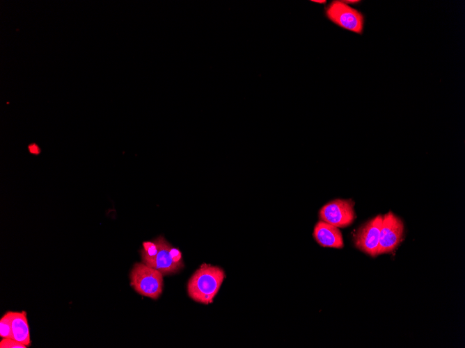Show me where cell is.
<instances>
[{
    "label": "cell",
    "mask_w": 465,
    "mask_h": 348,
    "mask_svg": "<svg viewBox=\"0 0 465 348\" xmlns=\"http://www.w3.org/2000/svg\"><path fill=\"white\" fill-rule=\"evenodd\" d=\"M312 1H313V2L319 3H324L326 2L325 0H323V1H320V0H313Z\"/></svg>",
    "instance_id": "12"
},
{
    "label": "cell",
    "mask_w": 465,
    "mask_h": 348,
    "mask_svg": "<svg viewBox=\"0 0 465 348\" xmlns=\"http://www.w3.org/2000/svg\"><path fill=\"white\" fill-rule=\"evenodd\" d=\"M225 276L221 268L203 263L189 280V296L196 302L204 304L212 303Z\"/></svg>",
    "instance_id": "2"
},
{
    "label": "cell",
    "mask_w": 465,
    "mask_h": 348,
    "mask_svg": "<svg viewBox=\"0 0 465 348\" xmlns=\"http://www.w3.org/2000/svg\"><path fill=\"white\" fill-rule=\"evenodd\" d=\"M1 348H26L25 345L13 339L3 338L0 342Z\"/></svg>",
    "instance_id": "11"
},
{
    "label": "cell",
    "mask_w": 465,
    "mask_h": 348,
    "mask_svg": "<svg viewBox=\"0 0 465 348\" xmlns=\"http://www.w3.org/2000/svg\"><path fill=\"white\" fill-rule=\"evenodd\" d=\"M131 285L139 294L157 299L163 289V274L143 263L134 264L130 272Z\"/></svg>",
    "instance_id": "3"
},
{
    "label": "cell",
    "mask_w": 465,
    "mask_h": 348,
    "mask_svg": "<svg viewBox=\"0 0 465 348\" xmlns=\"http://www.w3.org/2000/svg\"><path fill=\"white\" fill-rule=\"evenodd\" d=\"M345 3H356L358 2V1H344Z\"/></svg>",
    "instance_id": "13"
},
{
    "label": "cell",
    "mask_w": 465,
    "mask_h": 348,
    "mask_svg": "<svg viewBox=\"0 0 465 348\" xmlns=\"http://www.w3.org/2000/svg\"><path fill=\"white\" fill-rule=\"evenodd\" d=\"M382 219L381 215L370 219L355 235L354 242L356 247L373 257L377 255Z\"/></svg>",
    "instance_id": "7"
},
{
    "label": "cell",
    "mask_w": 465,
    "mask_h": 348,
    "mask_svg": "<svg viewBox=\"0 0 465 348\" xmlns=\"http://www.w3.org/2000/svg\"><path fill=\"white\" fill-rule=\"evenodd\" d=\"M352 200L336 199L324 206L320 211L321 220L336 227L350 225L356 215Z\"/></svg>",
    "instance_id": "6"
},
{
    "label": "cell",
    "mask_w": 465,
    "mask_h": 348,
    "mask_svg": "<svg viewBox=\"0 0 465 348\" xmlns=\"http://www.w3.org/2000/svg\"><path fill=\"white\" fill-rule=\"evenodd\" d=\"M11 312H7L0 320V336L3 338H13L11 329Z\"/></svg>",
    "instance_id": "10"
},
{
    "label": "cell",
    "mask_w": 465,
    "mask_h": 348,
    "mask_svg": "<svg viewBox=\"0 0 465 348\" xmlns=\"http://www.w3.org/2000/svg\"><path fill=\"white\" fill-rule=\"evenodd\" d=\"M404 224L401 219L388 212L383 216L377 255L393 251L401 242Z\"/></svg>",
    "instance_id": "5"
},
{
    "label": "cell",
    "mask_w": 465,
    "mask_h": 348,
    "mask_svg": "<svg viewBox=\"0 0 465 348\" xmlns=\"http://www.w3.org/2000/svg\"><path fill=\"white\" fill-rule=\"evenodd\" d=\"M11 329L13 339L30 346L29 328L25 311L11 312Z\"/></svg>",
    "instance_id": "9"
},
{
    "label": "cell",
    "mask_w": 465,
    "mask_h": 348,
    "mask_svg": "<svg viewBox=\"0 0 465 348\" xmlns=\"http://www.w3.org/2000/svg\"><path fill=\"white\" fill-rule=\"evenodd\" d=\"M326 15L332 22L346 30L358 34L363 33V14L344 1H332L326 8Z\"/></svg>",
    "instance_id": "4"
},
{
    "label": "cell",
    "mask_w": 465,
    "mask_h": 348,
    "mask_svg": "<svg viewBox=\"0 0 465 348\" xmlns=\"http://www.w3.org/2000/svg\"><path fill=\"white\" fill-rule=\"evenodd\" d=\"M31 151H37V147L33 146V147H31Z\"/></svg>",
    "instance_id": "14"
},
{
    "label": "cell",
    "mask_w": 465,
    "mask_h": 348,
    "mask_svg": "<svg viewBox=\"0 0 465 348\" xmlns=\"http://www.w3.org/2000/svg\"><path fill=\"white\" fill-rule=\"evenodd\" d=\"M313 236L315 240L322 247H343L342 234L338 227L322 220L319 221L315 224Z\"/></svg>",
    "instance_id": "8"
},
{
    "label": "cell",
    "mask_w": 465,
    "mask_h": 348,
    "mask_svg": "<svg viewBox=\"0 0 465 348\" xmlns=\"http://www.w3.org/2000/svg\"><path fill=\"white\" fill-rule=\"evenodd\" d=\"M140 253L143 263L163 275L178 272L184 267L180 251L172 247L163 236L144 242Z\"/></svg>",
    "instance_id": "1"
}]
</instances>
